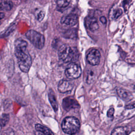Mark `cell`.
<instances>
[{
  "label": "cell",
  "mask_w": 135,
  "mask_h": 135,
  "mask_svg": "<svg viewBox=\"0 0 135 135\" xmlns=\"http://www.w3.org/2000/svg\"><path fill=\"white\" fill-rule=\"evenodd\" d=\"M122 14V11L120 8H118L114 10L113 12V17L114 19H117L118 17H119Z\"/></svg>",
  "instance_id": "7402d4cb"
},
{
  "label": "cell",
  "mask_w": 135,
  "mask_h": 135,
  "mask_svg": "<svg viewBox=\"0 0 135 135\" xmlns=\"http://www.w3.org/2000/svg\"><path fill=\"white\" fill-rule=\"evenodd\" d=\"M72 0H57L56 4L60 7L64 8L68 6Z\"/></svg>",
  "instance_id": "ffe728a7"
},
{
  "label": "cell",
  "mask_w": 135,
  "mask_h": 135,
  "mask_svg": "<svg viewBox=\"0 0 135 135\" xmlns=\"http://www.w3.org/2000/svg\"><path fill=\"white\" fill-rule=\"evenodd\" d=\"M114 113V109L113 108H111L108 110L107 112V116L109 118L112 117L113 116Z\"/></svg>",
  "instance_id": "d4e9b609"
},
{
  "label": "cell",
  "mask_w": 135,
  "mask_h": 135,
  "mask_svg": "<svg viewBox=\"0 0 135 135\" xmlns=\"http://www.w3.org/2000/svg\"><path fill=\"white\" fill-rule=\"evenodd\" d=\"M15 54L20 70L23 72H28L32 65V59L27 50L15 49Z\"/></svg>",
  "instance_id": "6da1fadb"
},
{
  "label": "cell",
  "mask_w": 135,
  "mask_h": 135,
  "mask_svg": "<svg viewBox=\"0 0 135 135\" xmlns=\"http://www.w3.org/2000/svg\"><path fill=\"white\" fill-rule=\"evenodd\" d=\"M13 7V3L9 1H0V10L9 11Z\"/></svg>",
  "instance_id": "e0dca14e"
},
{
  "label": "cell",
  "mask_w": 135,
  "mask_h": 135,
  "mask_svg": "<svg viewBox=\"0 0 135 135\" xmlns=\"http://www.w3.org/2000/svg\"><path fill=\"white\" fill-rule=\"evenodd\" d=\"M5 16V14L4 13H0V20L4 18Z\"/></svg>",
  "instance_id": "83f0119b"
},
{
  "label": "cell",
  "mask_w": 135,
  "mask_h": 135,
  "mask_svg": "<svg viewBox=\"0 0 135 135\" xmlns=\"http://www.w3.org/2000/svg\"><path fill=\"white\" fill-rule=\"evenodd\" d=\"M85 24L86 26L92 32L97 30L99 27L97 20L94 17L88 16L86 17L85 20Z\"/></svg>",
  "instance_id": "9c48e42d"
},
{
  "label": "cell",
  "mask_w": 135,
  "mask_h": 135,
  "mask_svg": "<svg viewBox=\"0 0 135 135\" xmlns=\"http://www.w3.org/2000/svg\"><path fill=\"white\" fill-rule=\"evenodd\" d=\"M134 90H135V85H134Z\"/></svg>",
  "instance_id": "f546056e"
},
{
  "label": "cell",
  "mask_w": 135,
  "mask_h": 135,
  "mask_svg": "<svg viewBox=\"0 0 135 135\" xmlns=\"http://www.w3.org/2000/svg\"><path fill=\"white\" fill-rule=\"evenodd\" d=\"M44 17V13L43 11H40L37 14V16H36V18H37V20L38 21H41L43 18Z\"/></svg>",
  "instance_id": "cb8c5ba5"
},
{
  "label": "cell",
  "mask_w": 135,
  "mask_h": 135,
  "mask_svg": "<svg viewBox=\"0 0 135 135\" xmlns=\"http://www.w3.org/2000/svg\"><path fill=\"white\" fill-rule=\"evenodd\" d=\"M64 37L66 38H75L77 37L76 31L74 29H70L66 31L64 34Z\"/></svg>",
  "instance_id": "ac0fdd59"
},
{
  "label": "cell",
  "mask_w": 135,
  "mask_h": 135,
  "mask_svg": "<svg viewBox=\"0 0 135 135\" xmlns=\"http://www.w3.org/2000/svg\"><path fill=\"white\" fill-rule=\"evenodd\" d=\"M131 0H123V6L125 11H127L129 8V6L130 5Z\"/></svg>",
  "instance_id": "603a6c76"
},
{
  "label": "cell",
  "mask_w": 135,
  "mask_h": 135,
  "mask_svg": "<svg viewBox=\"0 0 135 135\" xmlns=\"http://www.w3.org/2000/svg\"><path fill=\"white\" fill-rule=\"evenodd\" d=\"M35 128L36 130L38 132H40L44 134H53V133L51 131V130L47 128L45 126H44L40 124H36L35 126Z\"/></svg>",
  "instance_id": "2e32d148"
},
{
  "label": "cell",
  "mask_w": 135,
  "mask_h": 135,
  "mask_svg": "<svg viewBox=\"0 0 135 135\" xmlns=\"http://www.w3.org/2000/svg\"><path fill=\"white\" fill-rule=\"evenodd\" d=\"M59 58L64 62L71 61L74 56V50L66 44L61 45L58 51Z\"/></svg>",
  "instance_id": "277c9868"
},
{
  "label": "cell",
  "mask_w": 135,
  "mask_h": 135,
  "mask_svg": "<svg viewBox=\"0 0 135 135\" xmlns=\"http://www.w3.org/2000/svg\"><path fill=\"white\" fill-rule=\"evenodd\" d=\"M95 77V75L94 72L91 69H88L84 73V79L86 83L88 84H91L93 82Z\"/></svg>",
  "instance_id": "5bb4252c"
},
{
  "label": "cell",
  "mask_w": 135,
  "mask_h": 135,
  "mask_svg": "<svg viewBox=\"0 0 135 135\" xmlns=\"http://www.w3.org/2000/svg\"><path fill=\"white\" fill-rule=\"evenodd\" d=\"M61 126L64 132L69 134H73L79 131L80 123L79 120L75 117H67L62 121Z\"/></svg>",
  "instance_id": "7a4b0ae2"
},
{
  "label": "cell",
  "mask_w": 135,
  "mask_h": 135,
  "mask_svg": "<svg viewBox=\"0 0 135 135\" xmlns=\"http://www.w3.org/2000/svg\"><path fill=\"white\" fill-rule=\"evenodd\" d=\"M78 21V17L76 15L74 14H69L64 16L62 19L61 22L68 26H74Z\"/></svg>",
  "instance_id": "30bf717a"
},
{
  "label": "cell",
  "mask_w": 135,
  "mask_h": 135,
  "mask_svg": "<svg viewBox=\"0 0 135 135\" xmlns=\"http://www.w3.org/2000/svg\"><path fill=\"white\" fill-rule=\"evenodd\" d=\"M82 70L80 66L78 64L72 63L69 64L66 67L65 71V75L69 79H75L80 76Z\"/></svg>",
  "instance_id": "5b68a950"
},
{
  "label": "cell",
  "mask_w": 135,
  "mask_h": 135,
  "mask_svg": "<svg viewBox=\"0 0 135 135\" xmlns=\"http://www.w3.org/2000/svg\"><path fill=\"white\" fill-rule=\"evenodd\" d=\"M15 29V25H11V26H9L4 32V33L2 34V37H5L6 36H7L8 35H9L11 33H12Z\"/></svg>",
  "instance_id": "44dd1931"
},
{
  "label": "cell",
  "mask_w": 135,
  "mask_h": 135,
  "mask_svg": "<svg viewBox=\"0 0 135 135\" xmlns=\"http://www.w3.org/2000/svg\"><path fill=\"white\" fill-rule=\"evenodd\" d=\"M48 97L49 99L51 104L52 108H53L55 111H56L58 110V104L56 101V99L55 95L54 93V92L52 90H50L48 92Z\"/></svg>",
  "instance_id": "4fadbf2b"
},
{
  "label": "cell",
  "mask_w": 135,
  "mask_h": 135,
  "mask_svg": "<svg viewBox=\"0 0 135 135\" xmlns=\"http://www.w3.org/2000/svg\"><path fill=\"white\" fill-rule=\"evenodd\" d=\"M14 45H15V49L27 50V43L26 41H25L23 39L18 38L15 41Z\"/></svg>",
  "instance_id": "9a60e30c"
},
{
  "label": "cell",
  "mask_w": 135,
  "mask_h": 135,
  "mask_svg": "<svg viewBox=\"0 0 135 135\" xmlns=\"http://www.w3.org/2000/svg\"><path fill=\"white\" fill-rule=\"evenodd\" d=\"M73 83L69 80H61L58 84V90L61 93H66L71 91L73 88Z\"/></svg>",
  "instance_id": "ba28073f"
},
{
  "label": "cell",
  "mask_w": 135,
  "mask_h": 135,
  "mask_svg": "<svg viewBox=\"0 0 135 135\" xmlns=\"http://www.w3.org/2000/svg\"><path fill=\"white\" fill-rule=\"evenodd\" d=\"M117 92L118 96L122 99L126 101H129L132 99V95L129 91L124 89H118Z\"/></svg>",
  "instance_id": "8fae6325"
},
{
  "label": "cell",
  "mask_w": 135,
  "mask_h": 135,
  "mask_svg": "<svg viewBox=\"0 0 135 135\" xmlns=\"http://www.w3.org/2000/svg\"><path fill=\"white\" fill-rule=\"evenodd\" d=\"M126 108L127 109H131L133 108H135V102L127 105Z\"/></svg>",
  "instance_id": "484cf974"
},
{
  "label": "cell",
  "mask_w": 135,
  "mask_h": 135,
  "mask_svg": "<svg viewBox=\"0 0 135 135\" xmlns=\"http://www.w3.org/2000/svg\"><path fill=\"white\" fill-rule=\"evenodd\" d=\"M9 119V117L8 114L4 113L2 115L0 118V124L2 127H5L8 123Z\"/></svg>",
  "instance_id": "d6986e66"
},
{
  "label": "cell",
  "mask_w": 135,
  "mask_h": 135,
  "mask_svg": "<svg viewBox=\"0 0 135 135\" xmlns=\"http://www.w3.org/2000/svg\"><path fill=\"white\" fill-rule=\"evenodd\" d=\"M101 58V54L97 49H93L90 51L87 55L86 60L88 63L91 65H97L99 64Z\"/></svg>",
  "instance_id": "8992f818"
},
{
  "label": "cell",
  "mask_w": 135,
  "mask_h": 135,
  "mask_svg": "<svg viewBox=\"0 0 135 135\" xmlns=\"http://www.w3.org/2000/svg\"><path fill=\"white\" fill-rule=\"evenodd\" d=\"M27 38L37 49H41L45 44L44 36L34 30H29L26 33Z\"/></svg>",
  "instance_id": "3957f363"
},
{
  "label": "cell",
  "mask_w": 135,
  "mask_h": 135,
  "mask_svg": "<svg viewBox=\"0 0 135 135\" xmlns=\"http://www.w3.org/2000/svg\"><path fill=\"white\" fill-rule=\"evenodd\" d=\"M2 127L1 126V124H0V131H1V128H2Z\"/></svg>",
  "instance_id": "f1b7e54d"
},
{
  "label": "cell",
  "mask_w": 135,
  "mask_h": 135,
  "mask_svg": "<svg viewBox=\"0 0 135 135\" xmlns=\"http://www.w3.org/2000/svg\"><path fill=\"white\" fill-rule=\"evenodd\" d=\"M131 131V129L128 127H119L114 129L111 134L114 135H120V134H128Z\"/></svg>",
  "instance_id": "7c38bea8"
},
{
  "label": "cell",
  "mask_w": 135,
  "mask_h": 135,
  "mask_svg": "<svg viewBox=\"0 0 135 135\" xmlns=\"http://www.w3.org/2000/svg\"><path fill=\"white\" fill-rule=\"evenodd\" d=\"M62 107L65 110L70 111L71 109L78 108L79 104L74 98L68 97L63 99L62 101Z\"/></svg>",
  "instance_id": "52a82bcc"
},
{
  "label": "cell",
  "mask_w": 135,
  "mask_h": 135,
  "mask_svg": "<svg viewBox=\"0 0 135 135\" xmlns=\"http://www.w3.org/2000/svg\"><path fill=\"white\" fill-rule=\"evenodd\" d=\"M100 21L101 22L102 24H105L107 23V18H105V17H104V16H103L100 17Z\"/></svg>",
  "instance_id": "4316f807"
}]
</instances>
